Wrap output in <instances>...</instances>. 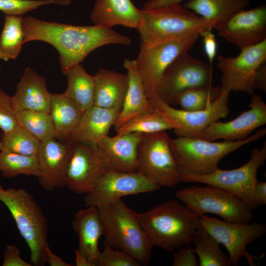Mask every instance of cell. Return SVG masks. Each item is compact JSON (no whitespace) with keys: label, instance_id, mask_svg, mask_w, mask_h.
<instances>
[{"label":"cell","instance_id":"obj_1","mask_svg":"<svg viewBox=\"0 0 266 266\" xmlns=\"http://www.w3.org/2000/svg\"><path fill=\"white\" fill-rule=\"evenodd\" d=\"M24 43L35 40L47 42L59 52L63 74L79 64L92 51L108 44L130 46L131 39L112 28L74 26L26 16L23 20Z\"/></svg>","mask_w":266,"mask_h":266},{"label":"cell","instance_id":"obj_2","mask_svg":"<svg viewBox=\"0 0 266 266\" xmlns=\"http://www.w3.org/2000/svg\"><path fill=\"white\" fill-rule=\"evenodd\" d=\"M136 214L152 246L170 252L190 244L200 225V217L174 200Z\"/></svg>","mask_w":266,"mask_h":266},{"label":"cell","instance_id":"obj_3","mask_svg":"<svg viewBox=\"0 0 266 266\" xmlns=\"http://www.w3.org/2000/svg\"><path fill=\"white\" fill-rule=\"evenodd\" d=\"M137 29L140 45L146 47L200 33L214 28V23L206 20L180 3L149 10H141Z\"/></svg>","mask_w":266,"mask_h":266},{"label":"cell","instance_id":"obj_4","mask_svg":"<svg viewBox=\"0 0 266 266\" xmlns=\"http://www.w3.org/2000/svg\"><path fill=\"white\" fill-rule=\"evenodd\" d=\"M266 134V129L258 131L247 138L237 141L215 142L201 138L178 137L170 139L173 156L183 176L205 175L215 171L226 156Z\"/></svg>","mask_w":266,"mask_h":266},{"label":"cell","instance_id":"obj_5","mask_svg":"<svg viewBox=\"0 0 266 266\" xmlns=\"http://www.w3.org/2000/svg\"><path fill=\"white\" fill-rule=\"evenodd\" d=\"M98 208L104 245L126 252L141 265H148L153 246L140 226L137 213L121 199Z\"/></svg>","mask_w":266,"mask_h":266},{"label":"cell","instance_id":"obj_6","mask_svg":"<svg viewBox=\"0 0 266 266\" xmlns=\"http://www.w3.org/2000/svg\"><path fill=\"white\" fill-rule=\"evenodd\" d=\"M0 200L10 211L19 230L30 250L32 265L45 263L48 224L40 206L23 189H3L0 184Z\"/></svg>","mask_w":266,"mask_h":266},{"label":"cell","instance_id":"obj_7","mask_svg":"<svg viewBox=\"0 0 266 266\" xmlns=\"http://www.w3.org/2000/svg\"><path fill=\"white\" fill-rule=\"evenodd\" d=\"M170 139L166 131L143 133L138 147L136 172L160 187H171L182 182Z\"/></svg>","mask_w":266,"mask_h":266},{"label":"cell","instance_id":"obj_8","mask_svg":"<svg viewBox=\"0 0 266 266\" xmlns=\"http://www.w3.org/2000/svg\"><path fill=\"white\" fill-rule=\"evenodd\" d=\"M266 160L265 141L261 148L252 150L249 160L238 168L231 170L218 168L205 175H187L182 177V182L201 183L220 188L238 198L251 210L256 209L259 205L254 194V185L258 169Z\"/></svg>","mask_w":266,"mask_h":266},{"label":"cell","instance_id":"obj_9","mask_svg":"<svg viewBox=\"0 0 266 266\" xmlns=\"http://www.w3.org/2000/svg\"><path fill=\"white\" fill-rule=\"evenodd\" d=\"M175 196L199 217L212 213L230 223H248L253 218L252 210L231 193L207 185L190 186L177 190Z\"/></svg>","mask_w":266,"mask_h":266},{"label":"cell","instance_id":"obj_10","mask_svg":"<svg viewBox=\"0 0 266 266\" xmlns=\"http://www.w3.org/2000/svg\"><path fill=\"white\" fill-rule=\"evenodd\" d=\"M213 69L188 52L178 56L166 68L156 87L157 97L167 104L176 105L182 91L192 88L212 86Z\"/></svg>","mask_w":266,"mask_h":266},{"label":"cell","instance_id":"obj_11","mask_svg":"<svg viewBox=\"0 0 266 266\" xmlns=\"http://www.w3.org/2000/svg\"><path fill=\"white\" fill-rule=\"evenodd\" d=\"M204 229L228 251L231 265L237 266L241 257H245L250 266L265 254L256 256L250 254L246 246L261 238L266 232L265 224L252 222L248 223H230L203 215L200 217Z\"/></svg>","mask_w":266,"mask_h":266},{"label":"cell","instance_id":"obj_12","mask_svg":"<svg viewBox=\"0 0 266 266\" xmlns=\"http://www.w3.org/2000/svg\"><path fill=\"white\" fill-rule=\"evenodd\" d=\"M200 35L194 33L149 47L140 45L135 61L149 102L158 98L156 87L166 68L178 56L188 52Z\"/></svg>","mask_w":266,"mask_h":266},{"label":"cell","instance_id":"obj_13","mask_svg":"<svg viewBox=\"0 0 266 266\" xmlns=\"http://www.w3.org/2000/svg\"><path fill=\"white\" fill-rule=\"evenodd\" d=\"M230 92L222 88L219 97L208 107L199 111L176 109L158 98L150 102L172 123L173 131L178 137L200 138L202 133L209 126L229 114L228 103Z\"/></svg>","mask_w":266,"mask_h":266},{"label":"cell","instance_id":"obj_14","mask_svg":"<svg viewBox=\"0 0 266 266\" xmlns=\"http://www.w3.org/2000/svg\"><path fill=\"white\" fill-rule=\"evenodd\" d=\"M240 50L235 57H217V67L222 73L221 87L253 94L255 72L266 60V40Z\"/></svg>","mask_w":266,"mask_h":266},{"label":"cell","instance_id":"obj_15","mask_svg":"<svg viewBox=\"0 0 266 266\" xmlns=\"http://www.w3.org/2000/svg\"><path fill=\"white\" fill-rule=\"evenodd\" d=\"M107 170L97 143H74L66 172V186L75 194H86Z\"/></svg>","mask_w":266,"mask_h":266},{"label":"cell","instance_id":"obj_16","mask_svg":"<svg viewBox=\"0 0 266 266\" xmlns=\"http://www.w3.org/2000/svg\"><path fill=\"white\" fill-rule=\"evenodd\" d=\"M160 188L137 172L107 170L86 194L84 202L86 207L99 208L127 196L152 192Z\"/></svg>","mask_w":266,"mask_h":266},{"label":"cell","instance_id":"obj_17","mask_svg":"<svg viewBox=\"0 0 266 266\" xmlns=\"http://www.w3.org/2000/svg\"><path fill=\"white\" fill-rule=\"evenodd\" d=\"M214 28L240 50L260 43L266 40V6L241 10Z\"/></svg>","mask_w":266,"mask_h":266},{"label":"cell","instance_id":"obj_18","mask_svg":"<svg viewBox=\"0 0 266 266\" xmlns=\"http://www.w3.org/2000/svg\"><path fill=\"white\" fill-rule=\"evenodd\" d=\"M248 107L249 110L231 121L213 123L202 133L200 138L210 141L247 138L256 129L266 124V104L260 95L252 94Z\"/></svg>","mask_w":266,"mask_h":266},{"label":"cell","instance_id":"obj_19","mask_svg":"<svg viewBox=\"0 0 266 266\" xmlns=\"http://www.w3.org/2000/svg\"><path fill=\"white\" fill-rule=\"evenodd\" d=\"M73 142L55 138L40 143L37 157L39 167L37 178L41 186L48 191L66 186V175Z\"/></svg>","mask_w":266,"mask_h":266},{"label":"cell","instance_id":"obj_20","mask_svg":"<svg viewBox=\"0 0 266 266\" xmlns=\"http://www.w3.org/2000/svg\"><path fill=\"white\" fill-rule=\"evenodd\" d=\"M142 133H130L101 139L97 146L108 170L136 172L137 150Z\"/></svg>","mask_w":266,"mask_h":266},{"label":"cell","instance_id":"obj_21","mask_svg":"<svg viewBox=\"0 0 266 266\" xmlns=\"http://www.w3.org/2000/svg\"><path fill=\"white\" fill-rule=\"evenodd\" d=\"M52 94L47 90L45 78L30 66L27 67L11 97L15 113L25 110L49 113Z\"/></svg>","mask_w":266,"mask_h":266},{"label":"cell","instance_id":"obj_22","mask_svg":"<svg viewBox=\"0 0 266 266\" xmlns=\"http://www.w3.org/2000/svg\"><path fill=\"white\" fill-rule=\"evenodd\" d=\"M121 110V108H107L92 105L83 113L68 141L97 144L108 135L109 131L115 124Z\"/></svg>","mask_w":266,"mask_h":266},{"label":"cell","instance_id":"obj_23","mask_svg":"<svg viewBox=\"0 0 266 266\" xmlns=\"http://www.w3.org/2000/svg\"><path fill=\"white\" fill-rule=\"evenodd\" d=\"M141 12L131 0H96L90 18L95 25L100 26L120 25L137 30Z\"/></svg>","mask_w":266,"mask_h":266},{"label":"cell","instance_id":"obj_24","mask_svg":"<svg viewBox=\"0 0 266 266\" xmlns=\"http://www.w3.org/2000/svg\"><path fill=\"white\" fill-rule=\"evenodd\" d=\"M72 226L78 237V250L95 266L100 252L98 248L99 240L103 235L99 209L94 206L80 209L75 214Z\"/></svg>","mask_w":266,"mask_h":266},{"label":"cell","instance_id":"obj_25","mask_svg":"<svg viewBox=\"0 0 266 266\" xmlns=\"http://www.w3.org/2000/svg\"><path fill=\"white\" fill-rule=\"evenodd\" d=\"M123 66L127 71L128 87L121 112L113 126L115 130L129 119L154 109L147 98L135 60L125 59Z\"/></svg>","mask_w":266,"mask_h":266},{"label":"cell","instance_id":"obj_26","mask_svg":"<svg viewBox=\"0 0 266 266\" xmlns=\"http://www.w3.org/2000/svg\"><path fill=\"white\" fill-rule=\"evenodd\" d=\"M94 78V105L107 108H122L128 87L127 74L100 68Z\"/></svg>","mask_w":266,"mask_h":266},{"label":"cell","instance_id":"obj_27","mask_svg":"<svg viewBox=\"0 0 266 266\" xmlns=\"http://www.w3.org/2000/svg\"><path fill=\"white\" fill-rule=\"evenodd\" d=\"M64 93L52 94L49 114L55 130V138L68 141L83 114Z\"/></svg>","mask_w":266,"mask_h":266},{"label":"cell","instance_id":"obj_28","mask_svg":"<svg viewBox=\"0 0 266 266\" xmlns=\"http://www.w3.org/2000/svg\"><path fill=\"white\" fill-rule=\"evenodd\" d=\"M65 75L67 79V87L64 94L84 112L94 105V76L89 74L80 64L69 69Z\"/></svg>","mask_w":266,"mask_h":266},{"label":"cell","instance_id":"obj_29","mask_svg":"<svg viewBox=\"0 0 266 266\" xmlns=\"http://www.w3.org/2000/svg\"><path fill=\"white\" fill-rule=\"evenodd\" d=\"M250 0H188L183 5L215 26L244 9Z\"/></svg>","mask_w":266,"mask_h":266},{"label":"cell","instance_id":"obj_30","mask_svg":"<svg viewBox=\"0 0 266 266\" xmlns=\"http://www.w3.org/2000/svg\"><path fill=\"white\" fill-rule=\"evenodd\" d=\"M194 252L199 258L200 266H230L229 257L220 248V243L200 225L194 233L192 240Z\"/></svg>","mask_w":266,"mask_h":266},{"label":"cell","instance_id":"obj_31","mask_svg":"<svg viewBox=\"0 0 266 266\" xmlns=\"http://www.w3.org/2000/svg\"><path fill=\"white\" fill-rule=\"evenodd\" d=\"M170 120L160 111H152L140 113L126 121L115 130L117 134L130 133H151L173 129Z\"/></svg>","mask_w":266,"mask_h":266},{"label":"cell","instance_id":"obj_32","mask_svg":"<svg viewBox=\"0 0 266 266\" xmlns=\"http://www.w3.org/2000/svg\"><path fill=\"white\" fill-rule=\"evenodd\" d=\"M22 16L6 15L0 35V59L8 61L18 57L24 43Z\"/></svg>","mask_w":266,"mask_h":266},{"label":"cell","instance_id":"obj_33","mask_svg":"<svg viewBox=\"0 0 266 266\" xmlns=\"http://www.w3.org/2000/svg\"><path fill=\"white\" fill-rule=\"evenodd\" d=\"M0 151V171L4 177L13 178L22 174L38 176L39 167L36 155L28 156L6 150Z\"/></svg>","mask_w":266,"mask_h":266},{"label":"cell","instance_id":"obj_34","mask_svg":"<svg viewBox=\"0 0 266 266\" xmlns=\"http://www.w3.org/2000/svg\"><path fill=\"white\" fill-rule=\"evenodd\" d=\"M41 142L29 131L18 124L1 134L0 150H6L24 155H36Z\"/></svg>","mask_w":266,"mask_h":266},{"label":"cell","instance_id":"obj_35","mask_svg":"<svg viewBox=\"0 0 266 266\" xmlns=\"http://www.w3.org/2000/svg\"><path fill=\"white\" fill-rule=\"evenodd\" d=\"M221 87H198L182 91L176 99V105L188 111L202 110L208 107L220 96Z\"/></svg>","mask_w":266,"mask_h":266},{"label":"cell","instance_id":"obj_36","mask_svg":"<svg viewBox=\"0 0 266 266\" xmlns=\"http://www.w3.org/2000/svg\"><path fill=\"white\" fill-rule=\"evenodd\" d=\"M17 123L25 128L40 142L55 138L52 119L49 113L25 110L16 113Z\"/></svg>","mask_w":266,"mask_h":266},{"label":"cell","instance_id":"obj_37","mask_svg":"<svg viewBox=\"0 0 266 266\" xmlns=\"http://www.w3.org/2000/svg\"><path fill=\"white\" fill-rule=\"evenodd\" d=\"M70 0H0V11L6 15L23 16L25 13L47 4H69Z\"/></svg>","mask_w":266,"mask_h":266},{"label":"cell","instance_id":"obj_38","mask_svg":"<svg viewBox=\"0 0 266 266\" xmlns=\"http://www.w3.org/2000/svg\"><path fill=\"white\" fill-rule=\"evenodd\" d=\"M141 264L126 252L104 245L100 252L95 266H140Z\"/></svg>","mask_w":266,"mask_h":266},{"label":"cell","instance_id":"obj_39","mask_svg":"<svg viewBox=\"0 0 266 266\" xmlns=\"http://www.w3.org/2000/svg\"><path fill=\"white\" fill-rule=\"evenodd\" d=\"M18 124L11 97H9L0 87V129L3 133H5Z\"/></svg>","mask_w":266,"mask_h":266},{"label":"cell","instance_id":"obj_40","mask_svg":"<svg viewBox=\"0 0 266 266\" xmlns=\"http://www.w3.org/2000/svg\"><path fill=\"white\" fill-rule=\"evenodd\" d=\"M173 266H197L199 262L196 253L190 247L183 248L173 253Z\"/></svg>","mask_w":266,"mask_h":266},{"label":"cell","instance_id":"obj_41","mask_svg":"<svg viewBox=\"0 0 266 266\" xmlns=\"http://www.w3.org/2000/svg\"><path fill=\"white\" fill-rule=\"evenodd\" d=\"M2 266H31L20 257V251L15 245L7 244L3 254Z\"/></svg>","mask_w":266,"mask_h":266},{"label":"cell","instance_id":"obj_42","mask_svg":"<svg viewBox=\"0 0 266 266\" xmlns=\"http://www.w3.org/2000/svg\"><path fill=\"white\" fill-rule=\"evenodd\" d=\"M211 29H207L200 33L203 37L204 51L211 65L216 56L217 49L215 36L211 32Z\"/></svg>","mask_w":266,"mask_h":266},{"label":"cell","instance_id":"obj_43","mask_svg":"<svg viewBox=\"0 0 266 266\" xmlns=\"http://www.w3.org/2000/svg\"><path fill=\"white\" fill-rule=\"evenodd\" d=\"M254 89L266 91V65L262 64L257 69L253 81Z\"/></svg>","mask_w":266,"mask_h":266},{"label":"cell","instance_id":"obj_44","mask_svg":"<svg viewBox=\"0 0 266 266\" xmlns=\"http://www.w3.org/2000/svg\"><path fill=\"white\" fill-rule=\"evenodd\" d=\"M185 0H148L145 2L143 9L149 10L177 4Z\"/></svg>","mask_w":266,"mask_h":266},{"label":"cell","instance_id":"obj_45","mask_svg":"<svg viewBox=\"0 0 266 266\" xmlns=\"http://www.w3.org/2000/svg\"><path fill=\"white\" fill-rule=\"evenodd\" d=\"M254 194L259 206L266 204V182L258 179L254 185Z\"/></svg>","mask_w":266,"mask_h":266},{"label":"cell","instance_id":"obj_46","mask_svg":"<svg viewBox=\"0 0 266 266\" xmlns=\"http://www.w3.org/2000/svg\"><path fill=\"white\" fill-rule=\"evenodd\" d=\"M45 262L50 266H71L72 265L66 263L61 258L52 252L48 245L45 248Z\"/></svg>","mask_w":266,"mask_h":266},{"label":"cell","instance_id":"obj_47","mask_svg":"<svg viewBox=\"0 0 266 266\" xmlns=\"http://www.w3.org/2000/svg\"><path fill=\"white\" fill-rule=\"evenodd\" d=\"M75 263L76 266H93V264L88 259L87 257L81 253L78 248L74 251Z\"/></svg>","mask_w":266,"mask_h":266},{"label":"cell","instance_id":"obj_48","mask_svg":"<svg viewBox=\"0 0 266 266\" xmlns=\"http://www.w3.org/2000/svg\"></svg>","mask_w":266,"mask_h":266}]
</instances>
